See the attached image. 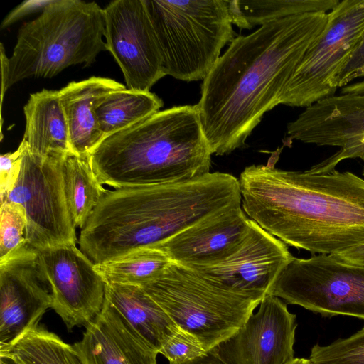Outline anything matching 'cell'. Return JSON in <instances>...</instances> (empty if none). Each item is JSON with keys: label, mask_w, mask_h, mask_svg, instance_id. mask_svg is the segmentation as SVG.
I'll return each instance as SVG.
<instances>
[{"label": "cell", "mask_w": 364, "mask_h": 364, "mask_svg": "<svg viewBox=\"0 0 364 364\" xmlns=\"http://www.w3.org/2000/svg\"><path fill=\"white\" fill-rule=\"evenodd\" d=\"M247 166L239 178L242 208L286 245L338 255L364 245V178L350 171Z\"/></svg>", "instance_id": "cell-2"}, {"label": "cell", "mask_w": 364, "mask_h": 364, "mask_svg": "<svg viewBox=\"0 0 364 364\" xmlns=\"http://www.w3.org/2000/svg\"><path fill=\"white\" fill-rule=\"evenodd\" d=\"M0 355L9 356L16 364H82L73 346L39 325L0 350Z\"/></svg>", "instance_id": "cell-25"}, {"label": "cell", "mask_w": 364, "mask_h": 364, "mask_svg": "<svg viewBox=\"0 0 364 364\" xmlns=\"http://www.w3.org/2000/svg\"><path fill=\"white\" fill-rule=\"evenodd\" d=\"M26 150V143L22 139L16 151L1 154L0 156L1 203L4 201L17 181L23 157Z\"/></svg>", "instance_id": "cell-30"}, {"label": "cell", "mask_w": 364, "mask_h": 364, "mask_svg": "<svg viewBox=\"0 0 364 364\" xmlns=\"http://www.w3.org/2000/svg\"><path fill=\"white\" fill-rule=\"evenodd\" d=\"M172 262L164 252L148 247L95 264V268L106 283L141 287L161 275Z\"/></svg>", "instance_id": "cell-26"}, {"label": "cell", "mask_w": 364, "mask_h": 364, "mask_svg": "<svg viewBox=\"0 0 364 364\" xmlns=\"http://www.w3.org/2000/svg\"><path fill=\"white\" fill-rule=\"evenodd\" d=\"M104 9L95 1L52 0L19 28L9 58L7 90L29 77H53L69 66L91 65L107 50Z\"/></svg>", "instance_id": "cell-5"}, {"label": "cell", "mask_w": 364, "mask_h": 364, "mask_svg": "<svg viewBox=\"0 0 364 364\" xmlns=\"http://www.w3.org/2000/svg\"><path fill=\"white\" fill-rule=\"evenodd\" d=\"M105 299L158 353L180 328L139 286L105 282Z\"/></svg>", "instance_id": "cell-21"}, {"label": "cell", "mask_w": 364, "mask_h": 364, "mask_svg": "<svg viewBox=\"0 0 364 364\" xmlns=\"http://www.w3.org/2000/svg\"><path fill=\"white\" fill-rule=\"evenodd\" d=\"M23 113V139L31 154L46 157L73 153L58 90L43 89L31 94Z\"/></svg>", "instance_id": "cell-20"}, {"label": "cell", "mask_w": 364, "mask_h": 364, "mask_svg": "<svg viewBox=\"0 0 364 364\" xmlns=\"http://www.w3.org/2000/svg\"><path fill=\"white\" fill-rule=\"evenodd\" d=\"M52 0H27L23 1L12 10L3 20L1 28L4 29L16 21L32 13L41 11Z\"/></svg>", "instance_id": "cell-31"}, {"label": "cell", "mask_w": 364, "mask_h": 364, "mask_svg": "<svg viewBox=\"0 0 364 364\" xmlns=\"http://www.w3.org/2000/svg\"><path fill=\"white\" fill-rule=\"evenodd\" d=\"M286 364H311V363L309 358H294Z\"/></svg>", "instance_id": "cell-37"}, {"label": "cell", "mask_w": 364, "mask_h": 364, "mask_svg": "<svg viewBox=\"0 0 364 364\" xmlns=\"http://www.w3.org/2000/svg\"><path fill=\"white\" fill-rule=\"evenodd\" d=\"M363 67H364V38L353 53L349 62L341 74L338 87L348 85L350 76Z\"/></svg>", "instance_id": "cell-32"}, {"label": "cell", "mask_w": 364, "mask_h": 364, "mask_svg": "<svg viewBox=\"0 0 364 364\" xmlns=\"http://www.w3.org/2000/svg\"><path fill=\"white\" fill-rule=\"evenodd\" d=\"M206 353L196 338L181 328L168 338L159 352L169 363L174 364L192 360Z\"/></svg>", "instance_id": "cell-29"}, {"label": "cell", "mask_w": 364, "mask_h": 364, "mask_svg": "<svg viewBox=\"0 0 364 364\" xmlns=\"http://www.w3.org/2000/svg\"><path fill=\"white\" fill-rule=\"evenodd\" d=\"M165 75L204 80L235 38L228 0H145Z\"/></svg>", "instance_id": "cell-7"}, {"label": "cell", "mask_w": 364, "mask_h": 364, "mask_svg": "<svg viewBox=\"0 0 364 364\" xmlns=\"http://www.w3.org/2000/svg\"><path fill=\"white\" fill-rule=\"evenodd\" d=\"M73 347L82 364H157L158 351L105 299L101 312Z\"/></svg>", "instance_id": "cell-18"}, {"label": "cell", "mask_w": 364, "mask_h": 364, "mask_svg": "<svg viewBox=\"0 0 364 364\" xmlns=\"http://www.w3.org/2000/svg\"><path fill=\"white\" fill-rule=\"evenodd\" d=\"M0 364H16V363L8 355H0Z\"/></svg>", "instance_id": "cell-38"}, {"label": "cell", "mask_w": 364, "mask_h": 364, "mask_svg": "<svg viewBox=\"0 0 364 364\" xmlns=\"http://www.w3.org/2000/svg\"><path fill=\"white\" fill-rule=\"evenodd\" d=\"M233 336L213 350L226 364H286L294 358L296 316L268 295Z\"/></svg>", "instance_id": "cell-15"}, {"label": "cell", "mask_w": 364, "mask_h": 364, "mask_svg": "<svg viewBox=\"0 0 364 364\" xmlns=\"http://www.w3.org/2000/svg\"><path fill=\"white\" fill-rule=\"evenodd\" d=\"M174 364V363H169ZM181 364H226L221 358L215 353L213 350L208 351L192 360L181 363Z\"/></svg>", "instance_id": "cell-35"}, {"label": "cell", "mask_w": 364, "mask_h": 364, "mask_svg": "<svg viewBox=\"0 0 364 364\" xmlns=\"http://www.w3.org/2000/svg\"><path fill=\"white\" fill-rule=\"evenodd\" d=\"M63 173L65 193L73 223L82 229L108 190L97 181L88 156L66 154L63 161Z\"/></svg>", "instance_id": "cell-23"}, {"label": "cell", "mask_w": 364, "mask_h": 364, "mask_svg": "<svg viewBox=\"0 0 364 364\" xmlns=\"http://www.w3.org/2000/svg\"><path fill=\"white\" fill-rule=\"evenodd\" d=\"M0 262L6 259L27 244V218L22 205L6 201L0 208Z\"/></svg>", "instance_id": "cell-28"}, {"label": "cell", "mask_w": 364, "mask_h": 364, "mask_svg": "<svg viewBox=\"0 0 364 364\" xmlns=\"http://www.w3.org/2000/svg\"><path fill=\"white\" fill-rule=\"evenodd\" d=\"M53 302L38 250L26 245L0 262V350L38 326Z\"/></svg>", "instance_id": "cell-14"}, {"label": "cell", "mask_w": 364, "mask_h": 364, "mask_svg": "<svg viewBox=\"0 0 364 364\" xmlns=\"http://www.w3.org/2000/svg\"><path fill=\"white\" fill-rule=\"evenodd\" d=\"M309 359L311 364H364V326L348 338L315 344Z\"/></svg>", "instance_id": "cell-27"}, {"label": "cell", "mask_w": 364, "mask_h": 364, "mask_svg": "<svg viewBox=\"0 0 364 364\" xmlns=\"http://www.w3.org/2000/svg\"><path fill=\"white\" fill-rule=\"evenodd\" d=\"M328 19L326 12L290 16L232 41L203 80L197 104L213 154H228L245 145L263 115L279 104Z\"/></svg>", "instance_id": "cell-1"}, {"label": "cell", "mask_w": 364, "mask_h": 364, "mask_svg": "<svg viewBox=\"0 0 364 364\" xmlns=\"http://www.w3.org/2000/svg\"><path fill=\"white\" fill-rule=\"evenodd\" d=\"M65 155L43 157L27 149L17 181L3 202L18 203L24 208L26 242L37 250L76 245V227L65 193L63 161Z\"/></svg>", "instance_id": "cell-10"}, {"label": "cell", "mask_w": 364, "mask_h": 364, "mask_svg": "<svg viewBox=\"0 0 364 364\" xmlns=\"http://www.w3.org/2000/svg\"><path fill=\"white\" fill-rule=\"evenodd\" d=\"M0 59H1V109H2V104L4 94L7 90V81L9 70V58L6 56L4 47L1 43L0 47Z\"/></svg>", "instance_id": "cell-33"}, {"label": "cell", "mask_w": 364, "mask_h": 364, "mask_svg": "<svg viewBox=\"0 0 364 364\" xmlns=\"http://www.w3.org/2000/svg\"><path fill=\"white\" fill-rule=\"evenodd\" d=\"M284 88L279 104L308 107L332 97L343 70L364 38V0H343Z\"/></svg>", "instance_id": "cell-8"}, {"label": "cell", "mask_w": 364, "mask_h": 364, "mask_svg": "<svg viewBox=\"0 0 364 364\" xmlns=\"http://www.w3.org/2000/svg\"><path fill=\"white\" fill-rule=\"evenodd\" d=\"M212 154L195 105L159 111L105 138L90 160L97 181L117 189L204 176Z\"/></svg>", "instance_id": "cell-4"}, {"label": "cell", "mask_w": 364, "mask_h": 364, "mask_svg": "<svg viewBox=\"0 0 364 364\" xmlns=\"http://www.w3.org/2000/svg\"><path fill=\"white\" fill-rule=\"evenodd\" d=\"M107 49L127 89L149 91L165 76L163 60L145 0H115L104 8Z\"/></svg>", "instance_id": "cell-11"}, {"label": "cell", "mask_w": 364, "mask_h": 364, "mask_svg": "<svg viewBox=\"0 0 364 364\" xmlns=\"http://www.w3.org/2000/svg\"><path fill=\"white\" fill-rule=\"evenodd\" d=\"M38 259L52 289V309L68 331L86 326L101 312L105 282L94 263L75 244L38 250Z\"/></svg>", "instance_id": "cell-13"}, {"label": "cell", "mask_w": 364, "mask_h": 364, "mask_svg": "<svg viewBox=\"0 0 364 364\" xmlns=\"http://www.w3.org/2000/svg\"><path fill=\"white\" fill-rule=\"evenodd\" d=\"M287 134L306 144L340 148L309 168L311 173L331 172L348 159L364 163V95H335L313 104L287 124Z\"/></svg>", "instance_id": "cell-12"}, {"label": "cell", "mask_w": 364, "mask_h": 364, "mask_svg": "<svg viewBox=\"0 0 364 364\" xmlns=\"http://www.w3.org/2000/svg\"><path fill=\"white\" fill-rule=\"evenodd\" d=\"M269 295L326 317L364 320V265L337 255L296 258L281 272Z\"/></svg>", "instance_id": "cell-9"}, {"label": "cell", "mask_w": 364, "mask_h": 364, "mask_svg": "<svg viewBox=\"0 0 364 364\" xmlns=\"http://www.w3.org/2000/svg\"><path fill=\"white\" fill-rule=\"evenodd\" d=\"M364 77V67L355 71L350 77V82L358 77Z\"/></svg>", "instance_id": "cell-39"}, {"label": "cell", "mask_w": 364, "mask_h": 364, "mask_svg": "<svg viewBox=\"0 0 364 364\" xmlns=\"http://www.w3.org/2000/svg\"><path fill=\"white\" fill-rule=\"evenodd\" d=\"M125 87L114 80L93 76L71 82L58 90L74 154L90 156L104 140L96 107L108 94Z\"/></svg>", "instance_id": "cell-19"}, {"label": "cell", "mask_w": 364, "mask_h": 364, "mask_svg": "<svg viewBox=\"0 0 364 364\" xmlns=\"http://www.w3.org/2000/svg\"><path fill=\"white\" fill-rule=\"evenodd\" d=\"M341 94L364 95V80L341 87Z\"/></svg>", "instance_id": "cell-36"}, {"label": "cell", "mask_w": 364, "mask_h": 364, "mask_svg": "<svg viewBox=\"0 0 364 364\" xmlns=\"http://www.w3.org/2000/svg\"><path fill=\"white\" fill-rule=\"evenodd\" d=\"M241 203L239 180L223 172L171 183L108 190L80 235L94 264L151 247L228 205Z\"/></svg>", "instance_id": "cell-3"}, {"label": "cell", "mask_w": 364, "mask_h": 364, "mask_svg": "<svg viewBox=\"0 0 364 364\" xmlns=\"http://www.w3.org/2000/svg\"><path fill=\"white\" fill-rule=\"evenodd\" d=\"M141 287L207 352L237 333L262 301L175 262Z\"/></svg>", "instance_id": "cell-6"}, {"label": "cell", "mask_w": 364, "mask_h": 364, "mask_svg": "<svg viewBox=\"0 0 364 364\" xmlns=\"http://www.w3.org/2000/svg\"><path fill=\"white\" fill-rule=\"evenodd\" d=\"M163 105L161 99L150 91L125 87L110 92L95 110L104 139L156 113Z\"/></svg>", "instance_id": "cell-22"}, {"label": "cell", "mask_w": 364, "mask_h": 364, "mask_svg": "<svg viewBox=\"0 0 364 364\" xmlns=\"http://www.w3.org/2000/svg\"><path fill=\"white\" fill-rule=\"evenodd\" d=\"M294 258L284 242L250 219L247 232L232 255L215 265L193 269L262 300Z\"/></svg>", "instance_id": "cell-16"}, {"label": "cell", "mask_w": 364, "mask_h": 364, "mask_svg": "<svg viewBox=\"0 0 364 364\" xmlns=\"http://www.w3.org/2000/svg\"><path fill=\"white\" fill-rule=\"evenodd\" d=\"M342 259L353 264L364 265V245L337 255Z\"/></svg>", "instance_id": "cell-34"}, {"label": "cell", "mask_w": 364, "mask_h": 364, "mask_svg": "<svg viewBox=\"0 0 364 364\" xmlns=\"http://www.w3.org/2000/svg\"><path fill=\"white\" fill-rule=\"evenodd\" d=\"M250 220L241 203H232L151 247L166 253L173 262L191 269L213 266L237 250Z\"/></svg>", "instance_id": "cell-17"}, {"label": "cell", "mask_w": 364, "mask_h": 364, "mask_svg": "<svg viewBox=\"0 0 364 364\" xmlns=\"http://www.w3.org/2000/svg\"><path fill=\"white\" fill-rule=\"evenodd\" d=\"M339 0H233L228 1L232 24L242 29L275 19L311 12L328 13Z\"/></svg>", "instance_id": "cell-24"}]
</instances>
